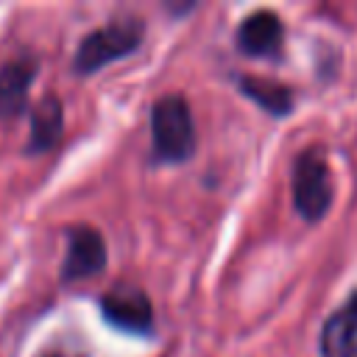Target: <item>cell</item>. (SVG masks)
Masks as SVG:
<instances>
[{"label": "cell", "mask_w": 357, "mask_h": 357, "mask_svg": "<svg viewBox=\"0 0 357 357\" xmlns=\"http://www.w3.org/2000/svg\"><path fill=\"white\" fill-rule=\"evenodd\" d=\"M151 153L156 162L178 165L195 153V123L184 95L170 92L151 106Z\"/></svg>", "instance_id": "6da1fadb"}, {"label": "cell", "mask_w": 357, "mask_h": 357, "mask_svg": "<svg viewBox=\"0 0 357 357\" xmlns=\"http://www.w3.org/2000/svg\"><path fill=\"white\" fill-rule=\"evenodd\" d=\"M142 36H145V22L139 17H131V14L128 17H114L103 28H95L92 33H86L78 42L73 67L81 75L98 73L106 64H112L123 56H131L139 47Z\"/></svg>", "instance_id": "7a4b0ae2"}, {"label": "cell", "mask_w": 357, "mask_h": 357, "mask_svg": "<svg viewBox=\"0 0 357 357\" xmlns=\"http://www.w3.org/2000/svg\"><path fill=\"white\" fill-rule=\"evenodd\" d=\"M293 204L307 223L326 218L335 201V181L324 148H304L293 162Z\"/></svg>", "instance_id": "3957f363"}, {"label": "cell", "mask_w": 357, "mask_h": 357, "mask_svg": "<svg viewBox=\"0 0 357 357\" xmlns=\"http://www.w3.org/2000/svg\"><path fill=\"white\" fill-rule=\"evenodd\" d=\"M100 312L109 326L131 335H153V304L139 287H112L100 298Z\"/></svg>", "instance_id": "277c9868"}, {"label": "cell", "mask_w": 357, "mask_h": 357, "mask_svg": "<svg viewBox=\"0 0 357 357\" xmlns=\"http://www.w3.org/2000/svg\"><path fill=\"white\" fill-rule=\"evenodd\" d=\"M109 251L106 240L98 229L78 223L67 229V251L61 262V282H75V279H89L106 268Z\"/></svg>", "instance_id": "5b68a950"}, {"label": "cell", "mask_w": 357, "mask_h": 357, "mask_svg": "<svg viewBox=\"0 0 357 357\" xmlns=\"http://www.w3.org/2000/svg\"><path fill=\"white\" fill-rule=\"evenodd\" d=\"M234 42L237 50L251 59H276L284 42V22L271 8L251 11L248 17H243Z\"/></svg>", "instance_id": "8992f818"}, {"label": "cell", "mask_w": 357, "mask_h": 357, "mask_svg": "<svg viewBox=\"0 0 357 357\" xmlns=\"http://www.w3.org/2000/svg\"><path fill=\"white\" fill-rule=\"evenodd\" d=\"M321 357H357V290L324 321L318 335Z\"/></svg>", "instance_id": "52a82bcc"}, {"label": "cell", "mask_w": 357, "mask_h": 357, "mask_svg": "<svg viewBox=\"0 0 357 357\" xmlns=\"http://www.w3.org/2000/svg\"><path fill=\"white\" fill-rule=\"evenodd\" d=\"M33 78V59H11L0 67V120H14L28 109V92Z\"/></svg>", "instance_id": "ba28073f"}, {"label": "cell", "mask_w": 357, "mask_h": 357, "mask_svg": "<svg viewBox=\"0 0 357 357\" xmlns=\"http://www.w3.org/2000/svg\"><path fill=\"white\" fill-rule=\"evenodd\" d=\"M61 131H64V103H61L59 95L47 92V95H42L33 103V112H31V137H28L25 151L28 153H45V151H50L61 139Z\"/></svg>", "instance_id": "9c48e42d"}, {"label": "cell", "mask_w": 357, "mask_h": 357, "mask_svg": "<svg viewBox=\"0 0 357 357\" xmlns=\"http://www.w3.org/2000/svg\"><path fill=\"white\" fill-rule=\"evenodd\" d=\"M237 89L273 117H287L296 103L290 86L273 78H262V75H237Z\"/></svg>", "instance_id": "30bf717a"}, {"label": "cell", "mask_w": 357, "mask_h": 357, "mask_svg": "<svg viewBox=\"0 0 357 357\" xmlns=\"http://www.w3.org/2000/svg\"><path fill=\"white\" fill-rule=\"evenodd\" d=\"M39 357H81V354H75V351H64V349H50V351L39 354Z\"/></svg>", "instance_id": "8fae6325"}]
</instances>
